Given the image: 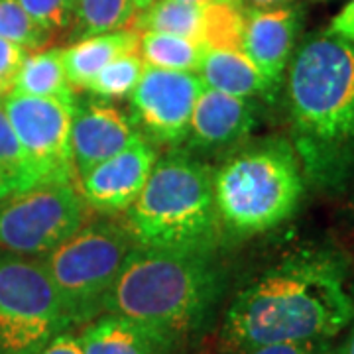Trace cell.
Here are the masks:
<instances>
[{
	"mask_svg": "<svg viewBox=\"0 0 354 354\" xmlns=\"http://www.w3.org/2000/svg\"><path fill=\"white\" fill-rule=\"evenodd\" d=\"M85 354H174L176 346L128 317L102 313L79 335Z\"/></svg>",
	"mask_w": 354,
	"mask_h": 354,
	"instance_id": "15",
	"label": "cell"
},
{
	"mask_svg": "<svg viewBox=\"0 0 354 354\" xmlns=\"http://www.w3.org/2000/svg\"><path fill=\"white\" fill-rule=\"evenodd\" d=\"M12 91L77 104L73 87L65 73L62 48H46L28 53L14 79Z\"/></svg>",
	"mask_w": 354,
	"mask_h": 354,
	"instance_id": "18",
	"label": "cell"
},
{
	"mask_svg": "<svg viewBox=\"0 0 354 354\" xmlns=\"http://www.w3.org/2000/svg\"><path fill=\"white\" fill-rule=\"evenodd\" d=\"M138 10L132 0H75V22L71 36L75 39L127 30Z\"/></svg>",
	"mask_w": 354,
	"mask_h": 354,
	"instance_id": "21",
	"label": "cell"
},
{
	"mask_svg": "<svg viewBox=\"0 0 354 354\" xmlns=\"http://www.w3.org/2000/svg\"><path fill=\"white\" fill-rule=\"evenodd\" d=\"M67 327L44 260L0 252V354H38Z\"/></svg>",
	"mask_w": 354,
	"mask_h": 354,
	"instance_id": "7",
	"label": "cell"
},
{
	"mask_svg": "<svg viewBox=\"0 0 354 354\" xmlns=\"http://www.w3.org/2000/svg\"><path fill=\"white\" fill-rule=\"evenodd\" d=\"M323 342H272L230 354H321Z\"/></svg>",
	"mask_w": 354,
	"mask_h": 354,
	"instance_id": "28",
	"label": "cell"
},
{
	"mask_svg": "<svg viewBox=\"0 0 354 354\" xmlns=\"http://www.w3.org/2000/svg\"><path fill=\"white\" fill-rule=\"evenodd\" d=\"M4 97H6V95H4V93H2V88H0V101H2Z\"/></svg>",
	"mask_w": 354,
	"mask_h": 354,
	"instance_id": "35",
	"label": "cell"
},
{
	"mask_svg": "<svg viewBox=\"0 0 354 354\" xmlns=\"http://www.w3.org/2000/svg\"><path fill=\"white\" fill-rule=\"evenodd\" d=\"M50 36L67 34L75 22V0H16Z\"/></svg>",
	"mask_w": 354,
	"mask_h": 354,
	"instance_id": "26",
	"label": "cell"
},
{
	"mask_svg": "<svg viewBox=\"0 0 354 354\" xmlns=\"http://www.w3.org/2000/svg\"><path fill=\"white\" fill-rule=\"evenodd\" d=\"M22 189H28L24 156L0 101V197Z\"/></svg>",
	"mask_w": 354,
	"mask_h": 354,
	"instance_id": "24",
	"label": "cell"
},
{
	"mask_svg": "<svg viewBox=\"0 0 354 354\" xmlns=\"http://www.w3.org/2000/svg\"><path fill=\"white\" fill-rule=\"evenodd\" d=\"M291 0H241L242 6H250V10H270V8H279L288 6Z\"/></svg>",
	"mask_w": 354,
	"mask_h": 354,
	"instance_id": "31",
	"label": "cell"
},
{
	"mask_svg": "<svg viewBox=\"0 0 354 354\" xmlns=\"http://www.w3.org/2000/svg\"><path fill=\"white\" fill-rule=\"evenodd\" d=\"M299 28L301 12L293 6L246 10L242 53L276 88L281 85L283 73L295 51Z\"/></svg>",
	"mask_w": 354,
	"mask_h": 354,
	"instance_id": "13",
	"label": "cell"
},
{
	"mask_svg": "<svg viewBox=\"0 0 354 354\" xmlns=\"http://www.w3.org/2000/svg\"><path fill=\"white\" fill-rule=\"evenodd\" d=\"M38 354H85V351L79 337L64 330L57 337H53Z\"/></svg>",
	"mask_w": 354,
	"mask_h": 354,
	"instance_id": "29",
	"label": "cell"
},
{
	"mask_svg": "<svg viewBox=\"0 0 354 354\" xmlns=\"http://www.w3.org/2000/svg\"><path fill=\"white\" fill-rule=\"evenodd\" d=\"M207 48L201 41L164 32H140L138 53L144 64L169 71H199Z\"/></svg>",
	"mask_w": 354,
	"mask_h": 354,
	"instance_id": "19",
	"label": "cell"
},
{
	"mask_svg": "<svg viewBox=\"0 0 354 354\" xmlns=\"http://www.w3.org/2000/svg\"><path fill=\"white\" fill-rule=\"evenodd\" d=\"M132 30L164 32L201 41L203 6L177 0H156L152 6L136 14Z\"/></svg>",
	"mask_w": 354,
	"mask_h": 354,
	"instance_id": "20",
	"label": "cell"
},
{
	"mask_svg": "<svg viewBox=\"0 0 354 354\" xmlns=\"http://www.w3.org/2000/svg\"><path fill=\"white\" fill-rule=\"evenodd\" d=\"M156 162V150L140 136L122 152L95 165L79 177V189L87 207L102 213L127 211L144 189Z\"/></svg>",
	"mask_w": 354,
	"mask_h": 354,
	"instance_id": "11",
	"label": "cell"
},
{
	"mask_svg": "<svg viewBox=\"0 0 354 354\" xmlns=\"http://www.w3.org/2000/svg\"><path fill=\"white\" fill-rule=\"evenodd\" d=\"M293 150L304 176L325 189L354 177V39L313 34L288 65Z\"/></svg>",
	"mask_w": 354,
	"mask_h": 354,
	"instance_id": "2",
	"label": "cell"
},
{
	"mask_svg": "<svg viewBox=\"0 0 354 354\" xmlns=\"http://www.w3.org/2000/svg\"><path fill=\"white\" fill-rule=\"evenodd\" d=\"M140 138L127 114L114 104L99 101L75 106L71 127V156L79 179L88 169L113 158Z\"/></svg>",
	"mask_w": 354,
	"mask_h": 354,
	"instance_id": "12",
	"label": "cell"
},
{
	"mask_svg": "<svg viewBox=\"0 0 354 354\" xmlns=\"http://www.w3.org/2000/svg\"><path fill=\"white\" fill-rule=\"evenodd\" d=\"M87 203L75 181L39 183L0 197V248L48 254L85 225Z\"/></svg>",
	"mask_w": 354,
	"mask_h": 354,
	"instance_id": "8",
	"label": "cell"
},
{
	"mask_svg": "<svg viewBox=\"0 0 354 354\" xmlns=\"http://www.w3.org/2000/svg\"><path fill=\"white\" fill-rule=\"evenodd\" d=\"M144 59L140 53H124L102 67L97 75L88 81L85 91L102 99H120L132 95L144 73Z\"/></svg>",
	"mask_w": 354,
	"mask_h": 354,
	"instance_id": "23",
	"label": "cell"
},
{
	"mask_svg": "<svg viewBox=\"0 0 354 354\" xmlns=\"http://www.w3.org/2000/svg\"><path fill=\"white\" fill-rule=\"evenodd\" d=\"M215 174L187 156L156 162L144 189L128 207V230L138 246L209 252L218 230Z\"/></svg>",
	"mask_w": 354,
	"mask_h": 354,
	"instance_id": "4",
	"label": "cell"
},
{
	"mask_svg": "<svg viewBox=\"0 0 354 354\" xmlns=\"http://www.w3.org/2000/svg\"><path fill=\"white\" fill-rule=\"evenodd\" d=\"M246 10L241 0H216L203 6L201 44L207 50L242 51Z\"/></svg>",
	"mask_w": 354,
	"mask_h": 354,
	"instance_id": "22",
	"label": "cell"
},
{
	"mask_svg": "<svg viewBox=\"0 0 354 354\" xmlns=\"http://www.w3.org/2000/svg\"><path fill=\"white\" fill-rule=\"evenodd\" d=\"M199 77L205 87L250 101L272 99L278 91L242 51L234 50L205 51Z\"/></svg>",
	"mask_w": 354,
	"mask_h": 354,
	"instance_id": "16",
	"label": "cell"
},
{
	"mask_svg": "<svg viewBox=\"0 0 354 354\" xmlns=\"http://www.w3.org/2000/svg\"><path fill=\"white\" fill-rule=\"evenodd\" d=\"M327 30L337 36H342V38L354 39V0H351L341 12L330 20V26Z\"/></svg>",
	"mask_w": 354,
	"mask_h": 354,
	"instance_id": "30",
	"label": "cell"
},
{
	"mask_svg": "<svg viewBox=\"0 0 354 354\" xmlns=\"http://www.w3.org/2000/svg\"><path fill=\"white\" fill-rule=\"evenodd\" d=\"M177 2H187V4H197V6H205V4H211L216 0H177Z\"/></svg>",
	"mask_w": 354,
	"mask_h": 354,
	"instance_id": "34",
	"label": "cell"
},
{
	"mask_svg": "<svg viewBox=\"0 0 354 354\" xmlns=\"http://www.w3.org/2000/svg\"><path fill=\"white\" fill-rule=\"evenodd\" d=\"M256 124L250 99L205 87L191 114L189 136L199 148H225L241 142Z\"/></svg>",
	"mask_w": 354,
	"mask_h": 354,
	"instance_id": "14",
	"label": "cell"
},
{
	"mask_svg": "<svg viewBox=\"0 0 354 354\" xmlns=\"http://www.w3.org/2000/svg\"><path fill=\"white\" fill-rule=\"evenodd\" d=\"M221 293L223 278L209 252L136 246L104 313L128 317L177 348L209 323Z\"/></svg>",
	"mask_w": 354,
	"mask_h": 354,
	"instance_id": "3",
	"label": "cell"
},
{
	"mask_svg": "<svg viewBox=\"0 0 354 354\" xmlns=\"http://www.w3.org/2000/svg\"><path fill=\"white\" fill-rule=\"evenodd\" d=\"M203 88L197 73L146 65L132 93V109L140 128L160 144H177L187 138L191 114Z\"/></svg>",
	"mask_w": 354,
	"mask_h": 354,
	"instance_id": "10",
	"label": "cell"
},
{
	"mask_svg": "<svg viewBox=\"0 0 354 354\" xmlns=\"http://www.w3.org/2000/svg\"><path fill=\"white\" fill-rule=\"evenodd\" d=\"M339 354H354V317L353 321H351V333H348V337H346V341L342 344Z\"/></svg>",
	"mask_w": 354,
	"mask_h": 354,
	"instance_id": "32",
	"label": "cell"
},
{
	"mask_svg": "<svg viewBox=\"0 0 354 354\" xmlns=\"http://www.w3.org/2000/svg\"><path fill=\"white\" fill-rule=\"evenodd\" d=\"M136 246L128 228L93 223L46 254L44 264L69 327L87 325L104 313L106 299Z\"/></svg>",
	"mask_w": 354,
	"mask_h": 354,
	"instance_id": "6",
	"label": "cell"
},
{
	"mask_svg": "<svg viewBox=\"0 0 354 354\" xmlns=\"http://www.w3.org/2000/svg\"><path fill=\"white\" fill-rule=\"evenodd\" d=\"M218 223L248 236L278 227L304 195V169L290 142L266 140L234 153L213 179Z\"/></svg>",
	"mask_w": 354,
	"mask_h": 354,
	"instance_id": "5",
	"label": "cell"
},
{
	"mask_svg": "<svg viewBox=\"0 0 354 354\" xmlns=\"http://www.w3.org/2000/svg\"><path fill=\"white\" fill-rule=\"evenodd\" d=\"M140 32L118 30L99 36L77 39L64 50V65L67 79L73 88H87L88 81L111 64L118 55L138 53Z\"/></svg>",
	"mask_w": 354,
	"mask_h": 354,
	"instance_id": "17",
	"label": "cell"
},
{
	"mask_svg": "<svg viewBox=\"0 0 354 354\" xmlns=\"http://www.w3.org/2000/svg\"><path fill=\"white\" fill-rule=\"evenodd\" d=\"M28 50L10 39L0 38V88L4 95L12 91L14 79L24 64Z\"/></svg>",
	"mask_w": 354,
	"mask_h": 354,
	"instance_id": "27",
	"label": "cell"
},
{
	"mask_svg": "<svg viewBox=\"0 0 354 354\" xmlns=\"http://www.w3.org/2000/svg\"><path fill=\"white\" fill-rule=\"evenodd\" d=\"M2 104L24 156L28 187L75 181L71 127L77 104L16 91H10Z\"/></svg>",
	"mask_w": 354,
	"mask_h": 354,
	"instance_id": "9",
	"label": "cell"
},
{
	"mask_svg": "<svg viewBox=\"0 0 354 354\" xmlns=\"http://www.w3.org/2000/svg\"><path fill=\"white\" fill-rule=\"evenodd\" d=\"M353 213H354V197H353Z\"/></svg>",
	"mask_w": 354,
	"mask_h": 354,
	"instance_id": "36",
	"label": "cell"
},
{
	"mask_svg": "<svg viewBox=\"0 0 354 354\" xmlns=\"http://www.w3.org/2000/svg\"><path fill=\"white\" fill-rule=\"evenodd\" d=\"M353 317L346 262L327 250H304L236 293L221 342L228 354L272 342H325Z\"/></svg>",
	"mask_w": 354,
	"mask_h": 354,
	"instance_id": "1",
	"label": "cell"
},
{
	"mask_svg": "<svg viewBox=\"0 0 354 354\" xmlns=\"http://www.w3.org/2000/svg\"><path fill=\"white\" fill-rule=\"evenodd\" d=\"M132 2H134V8H136L138 12H142V10H146L148 6H152L156 0H132Z\"/></svg>",
	"mask_w": 354,
	"mask_h": 354,
	"instance_id": "33",
	"label": "cell"
},
{
	"mask_svg": "<svg viewBox=\"0 0 354 354\" xmlns=\"http://www.w3.org/2000/svg\"><path fill=\"white\" fill-rule=\"evenodd\" d=\"M0 38L30 51L41 50L51 36L16 0H0Z\"/></svg>",
	"mask_w": 354,
	"mask_h": 354,
	"instance_id": "25",
	"label": "cell"
}]
</instances>
